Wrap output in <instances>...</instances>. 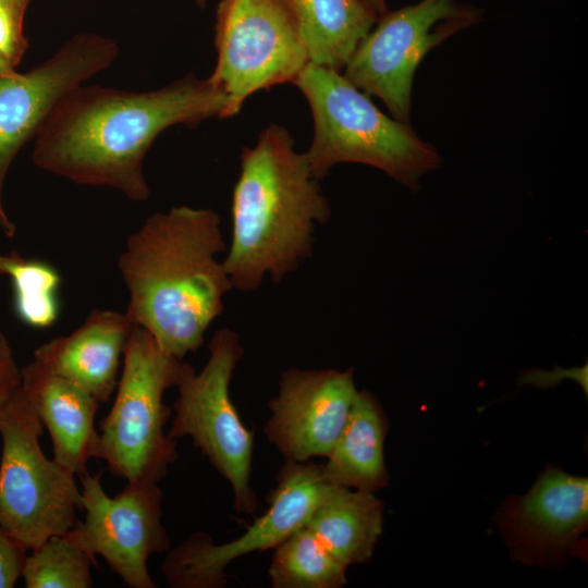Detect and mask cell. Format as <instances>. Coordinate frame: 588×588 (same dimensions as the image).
<instances>
[{
  "instance_id": "obj_23",
  "label": "cell",
  "mask_w": 588,
  "mask_h": 588,
  "mask_svg": "<svg viewBox=\"0 0 588 588\" xmlns=\"http://www.w3.org/2000/svg\"><path fill=\"white\" fill-rule=\"evenodd\" d=\"M30 0H0V58L14 69L25 54L28 42L24 17Z\"/></svg>"
},
{
  "instance_id": "obj_2",
  "label": "cell",
  "mask_w": 588,
  "mask_h": 588,
  "mask_svg": "<svg viewBox=\"0 0 588 588\" xmlns=\"http://www.w3.org/2000/svg\"><path fill=\"white\" fill-rule=\"evenodd\" d=\"M225 248L217 212L174 206L149 216L118 259L130 293L125 311L168 354L198 350L233 289L217 255Z\"/></svg>"
},
{
  "instance_id": "obj_17",
  "label": "cell",
  "mask_w": 588,
  "mask_h": 588,
  "mask_svg": "<svg viewBox=\"0 0 588 588\" xmlns=\"http://www.w3.org/2000/svg\"><path fill=\"white\" fill-rule=\"evenodd\" d=\"M388 422L378 400L357 391L348 418L321 464L324 478L339 486L375 492L389 485L384 462Z\"/></svg>"
},
{
  "instance_id": "obj_9",
  "label": "cell",
  "mask_w": 588,
  "mask_h": 588,
  "mask_svg": "<svg viewBox=\"0 0 588 588\" xmlns=\"http://www.w3.org/2000/svg\"><path fill=\"white\" fill-rule=\"evenodd\" d=\"M482 17L481 9L456 0H420L388 10L360 41L342 74L368 96L380 98L392 118L411 124L413 81L422 59Z\"/></svg>"
},
{
  "instance_id": "obj_18",
  "label": "cell",
  "mask_w": 588,
  "mask_h": 588,
  "mask_svg": "<svg viewBox=\"0 0 588 588\" xmlns=\"http://www.w3.org/2000/svg\"><path fill=\"white\" fill-rule=\"evenodd\" d=\"M382 526L383 503L373 492L333 483L305 525L347 567L372 556Z\"/></svg>"
},
{
  "instance_id": "obj_20",
  "label": "cell",
  "mask_w": 588,
  "mask_h": 588,
  "mask_svg": "<svg viewBox=\"0 0 588 588\" xmlns=\"http://www.w3.org/2000/svg\"><path fill=\"white\" fill-rule=\"evenodd\" d=\"M273 550L268 568L273 588H341L347 583V566L305 526Z\"/></svg>"
},
{
  "instance_id": "obj_13",
  "label": "cell",
  "mask_w": 588,
  "mask_h": 588,
  "mask_svg": "<svg viewBox=\"0 0 588 588\" xmlns=\"http://www.w3.org/2000/svg\"><path fill=\"white\" fill-rule=\"evenodd\" d=\"M357 389L353 369L285 370L269 402L264 432L285 461L327 457L348 418Z\"/></svg>"
},
{
  "instance_id": "obj_11",
  "label": "cell",
  "mask_w": 588,
  "mask_h": 588,
  "mask_svg": "<svg viewBox=\"0 0 588 588\" xmlns=\"http://www.w3.org/2000/svg\"><path fill=\"white\" fill-rule=\"evenodd\" d=\"M101 475L79 476L86 514L66 534L96 565L97 555L103 558L125 586L156 588L147 561L170 547L162 523V491L158 483L126 482L121 492L109 497Z\"/></svg>"
},
{
  "instance_id": "obj_22",
  "label": "cell",
  "mask_w": 588,
  "mask_h": 588,
  "mask_svg": "<svg viewBox=\"0 0 588 588\" xmlns=\"http://www.w3.org/2000/svg\"><path fill=\"white\" fill-rule=\"evenodd\" d=\"M91 566L97 565L65 532L30 550L21 577L27 588H89Z\"/></svg>"
},
{
  "instance_id": "obj_7",
  "label": "cell",
  "mask_w": 588,
  "mask_h": 588,
  "mask_svg": "<svg viewBox=\"0 0 588 588\" xmlns=\"http://www.w3.org/2000/svg\"><path fill=\"white\" fill-rule=\"evenodd\" d=\"M209 358L197 373L186 366L176 384L172 439L191 437L195 446L231 485L234 509L248 515L257 499L250 487L254 436L242 422L230 397V382L243 356L235 331L222 328L208 344Z\"/></svg>"
},
{
  "instance_id": "obj_21",
  "label": "cell",
  "mask_w": 588,
  "mask_h": 588,
  "mask_svg": "<svg viewBox=\"0 0 588 588\" xmlns=\"http://www.w3.org/2000/svg\"><path fill=\"white\" fill-rule=\"evenodd\" d=\"M0 274L11 280L14 311L22 322L36 329H45L56 322L60 274L53 266L12 250L0 255Z\"/></svg>"
},
{
  "instance_id": "obj_29",
  "label": "cell",
  "mask_w": 588,
  "mask_h": 588,
  "mask_svg": "<svg viewBox=\"0 0 588 588\" xmlns=\"http://www.w3.org/2000/svg\"><path fill=\"white\" fill-rule=\"evenodd\" d=\"M566 377L574 378L573 372H571V373H568V375L566 373ZM575 378H576V376H575ZM580 381H581V380L579 379V382H580ZM583 382H584V381H583ZM583 382H581V383H583ZM581 383H580V384H581ZM585 383H586V382H584V387H585ZM581 385H583V384H581ZM584 387H583V388H584ZM586 387H587V385H586ZM586 387H585V388H586ZM586 389H587V388H586ZM585 391H586V390H585ZM586 392H587V391H586Z\"/></svg>"
},
{
  "instance_id": "obj_6",
  "label": "cell",
  "mask_w": 588,
  "mask_h": 588,
  "mask_svg": "<svg viewBox=\"0 0 588 588\" xmlns=\"http://www.w3.org/2000/svg\"><path fill=\"white\" fill-rule=\"evenodd\" d=\"M42 433L21 388L0 403V524L27 551L69 531L83 510L75 475L44 454Z\"/></svg>"
},
{
  "instance_id": "obj_12",
  "label": "cell",
  "mask_w": 588,
  "mask_h": 588,
  "mask_svg": "<svg viewBox=\"0 0 588 588\" xmlns=\"http://www.w3.org/2000/svg\"><path fill=\"white\" fill-rule=\"evenodd\" d=\"M118 54L111 38L78 34L33 70L0 76V228L5 236H14L15 224L4 210L2 191L20 149L66 93L109 68Z\"/></svg>"
},
{
  "instance_id": "obj_26",
  "label": "cell",
  "mask_w": 588,
  "mask_h": 588,
  "mask_svg": "<svg viewBox=\"0 0 588 588\" xmlns=\"http://www.w3.org/2000/svg\"><path fill=\"white\" fill-rule=\"evenodd\" d=\"M380 16L385 13L388 9L387 0H365Z\"/></svg>"
},
{
  "instance_id": "obj_15",
  "label": "cell",
  "mask_w": 588,
  "mask_h": 588,
  "mask_svg": "<svg viewBox=\"0 0 588 588\" xmlns=\"http://www.w3.org/2000/svg\"><path fill=\"white\" fill-rule=\"evenodd\" d=\"M133 327L125 313L94 309L72 333L38 346L34 360L106 403L117 389Z\"/></svg>"
},
{
  "instance_id": "obj_28",
  "label": "cell",
  "mask_w": 588,
  "mask_h": 588,
  "mask_svg": "<svg viewBox=\"0 0 588 588\" xmlns=\"http://www.w3.org/2000/svg\"><path fill=\"white\" fill-rule=\"evenodd\" d=\"M199 8H205L208 0H195Z\"/></svg>"
},
{
  "instance_id": "obj_27",
  "label": "cell",
  "mask_w": 588,
  "mask_h": 588,
  "mask_svg": "<svg viewBox=\"0 0 588 588\" xmlns=\"http://www.w3.org/2000/svg\"><path fill=\"white\" fill-rule=\"evenodd\" d=\"M16 73V70L11 66L7 61L0 58V76H9Z\"/></svg>"
},
{
  "instance_id": "obj_19",
  "label": "cell",
  "mask_w": 588,
  "mask_h": 588,
  "mask_svg": "<svg viewBox=\"0 0 588 588\" xmlns=\"http://www.w3.org/2000/svg\"><path fill=\"white\" fill-rule=\"evenodd\" d=\"M310 63L344 69L379 15L365 0H291Z\"/></svg>"
},
{
  "instance_id": "obj_16",
  "label": "cell",
  "mask_w": 588,
  "mask_h": 588,
  "mask_svg": "<svg viewBox=\"0 0 588 588\" xmlns=\"http://www.w3.org/2000/svg\"><path fill=\"white\" fill-rule=\"evenodd\" d=\"M20 388L50 433L53 461L74 475L87 473L88 461L101 453L95 428L99 402L36 360L21 368Z\"/></svg>"
},
{
  "instance_id": "obj_1",
  "label": "cell",
  "mask_w": 588,
  "mask_h": 588,
  "mask_svg": "<svg viewBox=\"0 0 588 588\" xmlns=\"http://www.w3.org/2000/svg\"><path fill=\"white\" fill-rule=\"evenodd\" d=\"M225 108V96L194 74L142 93L82 84L40 126L33 162L73 183L114 188L142 201L149 197L144 159L157 136L173 125L224 119Z\"/></svg>"
},
{
  "instance_id": "obj_5",
  "label": "cell",
  "mask_w": 588,
  "mask_h": 588,
  "mask_svg": "<svg viewBox=\"0 0 588 588\" xmlns=\"http://www.w3.org/2000/svg\"><path fill=\"white\" fill-rule=\"evenodd\" d=\"M123 357L113 405L99 424L100 458L127 483H158L177 458V442L164 432L171 409L163 394L176 387L186 363L139 326L133 327Z\"/></svg>"
},
{
  "instance_id": "obj_4",
  "label": "cell",
  "mask_w": 588,
  "mask_h": 588,
  "mask_svg": "<svg viewBox=\"0 0 588 588\" xmlns=\"http://www.w3.org/2000/svg\"><path fill=\"white\" fill-rule=\"evenodd\" d=\"M293 84L313 114L314 138L305 154L319 180L333 166L354 162L378 168L416 191L420 177L440 167L433 145L411 124L381 112L340 71L308 62Z\"/></svg>"
},
{
  "instance_id": "obj_3",
  "label": "cell",
  "mask_w": 588,
  "mask_h": 588,
  "mask_svg": "<svg viewBox=\"0 0 588 588\" xmlns=\"http://www.w3.org/2000/svg\"><path fill=\"white\" fill-rule=\"evenodd\" d=\"M319 181L281 125L270 124L243 148L222 261L233 289L255 291L267 274L278 283L311 255L316 224L331 215Z\"/></svg>"
},
{
  "instance_id": "obj_14",
  "label": "cell",
  "mask_w": 588,
  "mask_h": 588,
  "mask_svg": "<svg viewBox=\"0 0 588 588\" xmlns=\"http://www.w3.org/2000/svg\"><path fill=\"white\" fill-rule=\"evenodd\" d=\"M499 525L513 559L532 565L564 559L587 529L588 479L549 467L504 505Z\"/></svg>"
},
{
  "instance_id": "obj_24",
  "label": "cell",
  "mask_w": 588,
  "mask_h": 588,
  "mask_svg": "<svg viewBox=\"0 0 588 588\" xmlns=\"http://www.w3.org/2000/svg\"><path fill=\"white\" fill-rule=\"evenodd\" d=\"M26 552L0 524V588L14 587L21 577Z\"/></svg>"
},
{
  "instance_id": "obj_8",
  "label": "cell",
  "mask_w": 588,
  "mask_h": 588,
  "mask_svg": "<svg viewBox=\"0 0 588 588\" xmlns=\"http://www.w3.org/2000/svg\"><path fill=\"white\" fill-rule=\"evenodd\" d=\"M215 47L208 79L226 98L224 119L253 94L293 84L309 62L291 0H220Z\"/></svg>"
},
{
  "instance_id": "obj_25",
  "label": "cell",
  "mask_w": 588,
  "mask_h": 588,
  "mask_svg": "<svg viewBox=\"0 0 588 588\" xmlns=\"http://www.w3.org/2000/svg\"><path fill=\"white\" fill-rule=\"evenodd\" d=\"M21 384L19 368L7 336L0 332V403L5 401Z\"/></svg>"
},
{
  "instance_id": "obj_10",
  "label": "cell",
  "mask_w": 588,
  "mask_h": 588,
  "mask_svg": "<svg viewBox=\"0 0 588 588\" xmlns=\"http://www.w3.org/2000/svg\"><path fill=\"white\" fill-rule=\"evenodd\" d=\"M321 465L285 461L269 498V509L238 538L215 544L205 532L192 534L162 562V574L173 588H221L224 569L246 554L273 549L304 527L331 487Z\"/></svg>"
}]
</instances>
